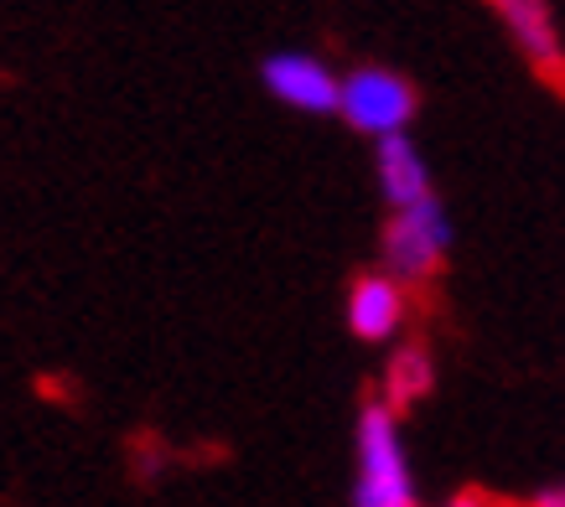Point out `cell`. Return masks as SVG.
Wrapping results in <instances>:
<instances>
[{
    "label": "cell",
    "instance_id": "10",
    "mask_svg": "<svg viewBox=\"0 0 565 507\" xmlns=\"http://www.w3.org/2000/svg\"><path fill=\"white\" fill-rule=\"evenodd\" d=\"M493 6H498V0H493Z\"/></svg>",
    "mask_w": 565,
    "mask_h": 507
},
{
    "label": "cell",
    "instance_id": "3",
    "mask_svg": "<svg viewBox=\"0 0 565 507\" xmlns=\"http://www.w3.org/2000/svg\"><path fill=\"white\" fill-rule=\"evenodd\" d=\"M338 109L348 115L353 130L363 136H384V130H405L415 115V88L390 68H359L338 94Z\"/></svg>",
    "mask_w": 565,
    "mask_h": 507
},
{
    "label": "cell",
    "instance_id": "4",
    "mask_svg": "<svg viewBox=\"0 0 565 507\" xmlns=\"http://www.w3.org/2000/svg\"><path fill=\"white\" fill-rule=\"evenodd\" d=\"M265 88L275 99H286L291 109H307V115H332L338 109V94L343 84L317 63V57H301V52H280L265 63Z\"/></svg>",
    "mask_w": 565,
    "mask_h": 507
},
{
    "label": "cell",
    "instance_id": "8",
    "mask_svg": "<svg viewBox=\"0 0 565 507\" xmlns=\"http://www.w3.org/2000/svg\"><path fill=\"white\" fill-rule=\"evenodd\" d=\"M430 353L420 347V342H411V347H399L390 363V373H384V404L390 409H405V404H420L430 393Z\"/></svg>",
    "mask_w": 565,
    "mask_h": 507
},
{
    "label": "cell",
    "instance_id": "7",
    "mask_svg": "<svg viewBox=\"0 0 565 507\" xmlns=\"http://www.w3.org/2000/svg\"><path fill=\"white\" fill-rule=\"evenodd\" d=\"M498 11H503V21H509L514 42L530 52L534 68H545V73H561L565 68L561 36H555V21H550L545 0H498Z\"/></svg>",
    "mask_w": 565,
    "mask_h": 507
},
{
    "label": "cell",
    "instance_id": "6",
    "mask_svg": "<svg viewBox=\"0 0 565 507\" xmlns=\"http://www.w3.org/2000/svg\"><path fill=\"white\" fill-rule=\"evenodd\" d=\"M379 186H384V197L394 207H411L420 197H430V171L420 161V151L405 140V130H384L379 136Z\"/></svg>",
    "mask_w": 565,
    "mask_h": 507
},
{
    "label": "cell",
    "instance_id": "2",
    "mask_svg": "<svg viewBox=\"0 0 565 507\" xmlns=\"http://www.w3.org/2000/svg\"><path fill=\"white\" fill-rule=\"evenodd\" d=\"M446 244H451V223H446L436 197L394 207V218L384 223V259L399 280H430L441 270Z\"/></svg>",
    "mask_w": 565,
    "mask_h": 507
},
{
    "label": "cell",
    "instance_id": "9",
    "mask_svg": "<svg viewBox=\"0 0 565 507\" xmlns=\"http://www.w3.org/2000/svg\"><path fill=\"white\" fill-rule=\"evenodd\" d=\"M534 503H540V507H565V487H545V492H534Z\"/></svg>",
    "mask_w": 565,
    "mask_h": 507
},
{
    "label": "cell",
    "instance_id": "1",
    "mask_svg": "<svg viewBox=\"0 0 565 507\" xmlns=\"http://www.w3.org/2000/svg\"><path fill=\"white\" fill-rule=\"evenodd\" d=\"M353 503L363 507H411L415 482L399 451V430H394V409L384 399L363 404L359 420V492Z\"/></svg>",
    "mask_w": 565,
    "mask_h": 507
},
{
    "label": "cell",
    "instance_id": "5",
    "mask_svg": "<svg viewBox=\"0 0 565 507\" xmlns=\"http://www.w3.org/2000/svg\"><path fill=\"white\" fill-rule=\"evenodd\" d=\"M405 322V290L390 274H359L348 290V326L359 342H384Z\"/></svg>",
    "mask_w": 565,
    "mask_h": 507
}]
</instances>
